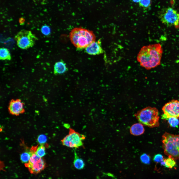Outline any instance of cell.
I'll return each instance as SVG.
<instances>
[{"label": "cell", "mask_w": 179, "mask_h": 179, "mask_svg": "<svg viewBox=\"0 0 179 179\" xmlns=\"http://www.w3.org/2000/svg\"><path fill=\"white\" fill-rule=\"evenodd\" d=\"M74 158L73 164L74 167L77 169L80 170L84 167L85 164L83 160L78 155L75 148L74 150Z\"/></svg>", "instance_id": "cell-14"}, {"label": "cell", "mask_w": 179, "mask_h": 179, "mask_svg": "<svg viewBox=\"0 0 179 179\" xmlns=\"http://www.w3.org/2000/svg\"><path fill=\"white\" fill-rule=\"evenodd\" d=\"M133 1L135 2H139L140 0H132Z\"/></svg>", "instance_id": "cell-26"}, {"label": "cell", "mask_w": 179, "mask_h": 179, "mask_svg": "<svg viewBox=\"0 0 179 179\" xmlns=\"http://www.w3.org/2000/svg\"><path fill=\"white\" fill-rule=\"evenodd\" d=\"M66 64L61 61L56 62L54 65V73L56 75L63 74L68 70Z\"/></svg>", "instance_id": "cell-13"}, {"label": "cell", "mask_w": 179, "mask_h": 179, "mask_svg": "<svg viewBox=\"0 0 179 179\" xmlns=\"http://www.w3.org/2000/svg\"><path fill=\"white\" fill-rule=\"evenodd\" d=\"M35 153L39 156L42 157L46 154L45 149L43 145H40L37 147L35 151Z\"/></svg>", "instance_id": "cell-19"}, {"label": "cell", "mask_w": 179, "mask_h": 179, "mask_svg": "<svg viewBox=\"0 0 179 179\" xmlns=\"http://www.w3.org/2000/svg\"><path fill=\"white\" fill-rule=\"evenodd\" d=\"M47 140L46 136L44 134H41L39 135L37 139L38 142L40 145H44L46 143Z\"/></svg>", "instance_id": "cell-22"}, {"label": "cell", "mask_w": 179, "mask_h": 179, "mask_svg": "<svg viewBox=\"0 0 179 179\" xmlns=\"http://www.w3.org/2000/svg\"><path fill=\"white\" fill-rule=\"evenodd\" d=\"M164 159L163 155L160 154L155 155L153 158V160L154 162L160 163L163 161Z\"/></svg>", "instance_id": "cell-24"}, {"label": "cell", "mask_w": 179, "mask_h": 179, "mask_svg": "<svg viewBox=\"0 0 179 179\" xmlns=\"http://www.w3.org/2000/svg\"><path fill=\"white\" fill-rule=\"evenodd\" d=\"M140 159L141 162L144 164H148L150 163V157L146 153L142 154L140 157Z\"/></svg>", "instance_id": "cell-21"}, {"label": "cell", "mask_w": 179, "mask_h": 179, "mask_svg": "<svg viewBox=\"0 0 179 179\" xmlns=\"http://www.w3.org/2000/svg\"><path fill=\"white\" fill-rule=\"evenodd\" d=\"M19 21L21 25H23L24 24L25 20L23 18L21 17L19 19Z\"/></svg>", "instance_id": "cell-25"}, {"label": "cell", "mask_w": 179, "mask_h": 179, "mask_svg": "<svg viewBox=\"0 0 179 179\" xmlns=\"http://www.w3.org/2000/svg\"><path fill=\"white\" fill-rule=\"evenodd\" d=\"M11 57L9 50L7 48L2 47L0 50V59L1 60H10Z\"/></svg>", "instance_id": "cell-15"}, {"label": "cell", "mask_w": 179, "mask_h": 179, "mask_svg": "<svg viewBox=\"0 0 179 179\" xmlns=\"http://www.w3.org/2000/svg\"><path fill=\"white\" fill-rule=\"evenodd\" d=\"M32 155L30 151H26L21 153L20 155V160L23 163L25 164L28 163Z\"/></svg>", "instance_id": "cell-16"}, {"label": "cell", "mask_w": 179, "mask_h": 179, "mask_svg": "<svg viewBox=\"0 0 179 179\" xmlns=\"http://www.w3.org/2000/svg\"><path fill=\"white\" fill-rule=\"evenodd\" d=\"M42 33L46 36H48L50 34L51 29L48 26L45 25L42 26L41 28Z\"/></svg>", "instance_id": "cell-20"}, {"label": "cell", "mask_w": 179, "mask_h": 179, "mask_svg": "<svg viewBox=\"0 0 179 179\" xmlns=\"http://www.w3.org/2000/svg\"><path fill=\"white\" fill-rule=\"evenodd\" d=\"M169 125L174 128H178L179 124V120L177 118L171 117L167 120Z\"/></svg>", "instance_id": "cell-18"}, {"label": "cell", "mask_w": 179, "mask_h": 179, "mask_svg": "<svg viewBox=\"0 0 179 179\" xmlns=\"http://www.w3.org/2000/svg\"><path fill=\"white\" fill-rule=\"evenodd\" d=\"M165 165L166 167L172 168L175 166L176 163L175 160L172 158L169 157L166 159H164Z\"/></svg>", "instance_id": "cell-17"}, {"label": "cell", "mask_w": 179, "mask_h": 179, "mask_svg": "<svg viewBox=\"0 0 179 179\" xmlns=\"http://www.w3.org/2000/svg\"><path fill=\"white\" fill-rule=\"evenodd\" d=\"M17 45L23 49L33 46L38 38L30 31L23 29L18 32L14 37Z\"/></svg>", "instance_id": "cell-6"}, {"label": "cell", "mask_w": 179, "mask_h": 179, "mask_svg": "<svg viewBox=\"0 0 179 179\" xmlns=\"http://www.w3.org/2000/svg\"><path fill=\"white\" fill-rule=\"evenodd\" d=\"M69 37L72 43L78 49L85 48L96 39L93 32L82 27L73 28L70 33Z\"/></svg>", "instance_id": "cell-2"}, {"label": "cell", "mask_w": 179, "mask_h": 179, "mask_svg": "<svg viewBox=\"0 0 179 179\" xmlns=\"http://www.w3.org/2000/svg\"><path fill=\"white\" fill-rule=\"evenodd\" d=\"M85 136L70 128L68 134L61 140L62 144L66 147L76 148L82 146Z\"/></svg>", "instance_id": "cell-7"}, {"label": "cell", "mask_w": 179, "mask_h": 179, "mask_svg": "<svg viewBox=\"0 0 179 179\" xmlns=\"http://www.w3.org/2000/svg\"><path fill=\"white\" fill-rule=\"evenodd\" d=\"M145 130L143 125L139 123H135L130 127V134L138 136L143 134Z\"/></svg>", "instance_id": "cell-12"}, {"label": "cell", "mask_w": 179, "mask_h": 179, "mask_svg": "<svg viewBox=\"0 0 179 179\" xmlns=\"http://www.w3.org/2000/svg\"><path fill=\"white\" fill-rule=\"evenodd\" d=\"M24 103L20 99H12L8 106L9 113L13 115L18 116L25 112Z\"/></svg>", "instance_id": "cell-10"}, {"label": "cell", "mask_w": 179, "mask_h": 179, "mask_svg": "<svg viewBox=\"0 0 179 179\" xmlns=\"http://www.w3.org/2000/svg\"><path fill=\"white\" fill-rule=\"evenodd\" d=\"M85 50L87 53L92 55L102 53L104 51L101 46V40L92 43L85 48Z\"/></svg>", "instance_id": "cell-11"}, {"label": "cell", "mask_w": 179, "mask_h": 179, "mask_svg": "<svg viewBox=\"0 0 179 179\" xmlns=\"http://www.w3.org/2000/svg\"><path fill=\"white\" fill-rule=\"evenodd\" d=\"M162 110L164 113L162 116L163 119L167 120L171 117H179V101L171 100L163 106Z\"/></svg>", "instance_id": "cell-9"}, {"label": "cell", "mask_w": 179, "mask_h": 179, "mask_svg": "<svg viewBox=\"0 0 179 179\" xmlns=\"http://www.w3.org/2000/svg\"><path fill=\"white\" fill-rule=\"evenodd\" d=\"M159 115L157 108L148 106L137 112L134 116L139 123L152 128L159 126Z\"/></svg>", "instance_id": "cell-3"}, {"label": "cell", "mask_w": 179, "mask_h": 179, "mask_svg": "<svg viewBox=\"0 0 179 179\" xmlns=\"http://www.w3.org/2000/svg\"><path fill=\"white\" fill-rule=\"evenodd\" d=\"M159 19L166 25L179 28V13L170 7L162 9L159 14Z\"/></svg>", "instance_id": "cell-5"}, {"label": "cell", "mask_w": 179, "mask_h": 179, "mask_svg": "<svg viewBox=\"0 0 179 179\" xmlns=\"http://www.w3.org/2000/svg\"><path fill=\"white\" fill-rule=\"evenodd\" d=\"M162 141L164 154L175 160H179V135L165 132Z\"/></svg>", "instance_id": "cell-4"}, {"label": "cell", "mask_w": 179, "mask_h": 179, "mask_svg": "<svg viewBox=\"0 0 179 179\" xmlns=\"http://www.w3.org/2000/svg\"><path fill=\"white\" fill-rule=\"evenodd\" d=\"M139 3L141 6L144 8H147L150 6L151 1V0H140Z\"/></svg>", "instance_id": "cell-23"}, {"label": "cell", "mask_w": 179, "mask_h": 179, "mask_svg": "<svg viewBox=\"0 0 179 179\" xmlns=\"http://www.w3.org/2000/svg\"><path fill=\"white\" fill-rule=\"evenodd\" d=\"M163 52L160 44L144 46L138 53L137 60L141 66L146 69H150L160 64Z\"/></svg>", "instance_id": "cell-1"}, {"label": "cell", "mask_w": 179, "mask_h": 179, "mask_svg": "<svg viewBox=\"0 0 179 179\" xmlns=\"http://www.w3.org/2000/svg\"><path fill=\"white\" fill-rule=\"evenodd\" d=\"M37 145L32 147L30 149L32 155L28 163L25 164L30 172L33 174H37L43 170L45 167V164L42 157L38 156L35 151Z\"/></svg>", "instance_id": "cell-8"}]
</instances>
